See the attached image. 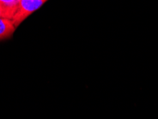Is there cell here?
Returning a JSON list of instances; mask_svg holds the SVG:
<instances>
[{
	"label": "cell",
	"mask_w": 158,
	"mask_h": 119,
	"mask_svg": "<svg viewBox=\"0 0 158 119\" xmlns=\"http://www.w3.org/2000/svg\"><path fill=\"white\" fill-rule=\"evenodd\" d=\"M17 9V5L7 6L0 3V19H7L12 21Z\"/></svg>",
	"instance_id": "3"
},
{
	"label": "cell",
	"mask_w": 158,
	"mask_h": 119,
	"mask_svg": "<svg viewBox=\"0 0 158 119\" xmlns=\"http://www.w3.org/2000/svg\"><path fill=\"white\" fill-rule=\"evenodd\" d=\"M0 3L7 6L17 5L18 0H0Z\"/></svg>",
	"instance_id": "4"
},
{
	"label": "cell",
	"mask_w": 158,
	"mask_h": 119,
	"mask_svg": "<svg viewBox=\"0 0 158 119\" xmlns=\"http://www.w3.org/2000/svg\"><path fill=\"white\" fill-rule=\"evenodd\" d=\"M48 0H18L17 9L12 22L17 28L26 19L41 8Z\"/></svg>",
	"instance_id": "1"
},
{
	"label": "cell",
	"mask_w": 158,
	"mask_h": 119,
	"mask_svg": "<svg viewBox=\"0 0 158 119\" xmlns=\"http://www.w3.org/2000/svg\"><path fill=\"white\" fill-rule=\"evenodd\" d=\"M17 28L13 22L7 19H0V41L12 36Z\"/></svg>",
	"instance_id": "2"
}]
</instances>
